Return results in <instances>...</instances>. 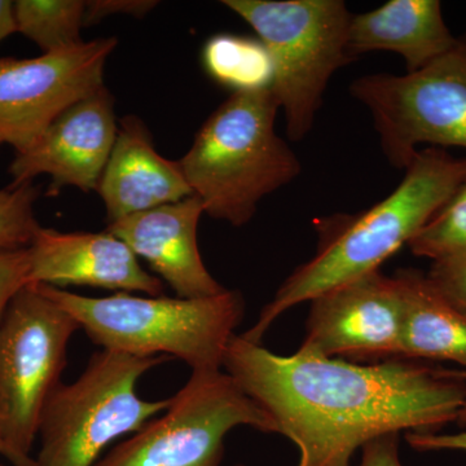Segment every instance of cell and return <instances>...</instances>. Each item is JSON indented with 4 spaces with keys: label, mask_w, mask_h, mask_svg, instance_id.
Returning a JSON list of instances; mask_svg holds the SVG:
<instances>
[{
    "label": "cell",
    "mask_w": 466,
    "mask_h": 466,
    "mask_svg": "<svg viewBox=\"0 0 466 466\" xmlns=\"http://www.w3.org/2000/svg\"><path fill=\"white\" fill-rule=\"evenodd\" d=\"M223 370L296 444V466H351L368 441L438 433L466 403L464 370L403 359L358 364L300 349L284 357L238 334Z\"/></svg>",
    "instance_id": "cell-1"
},
{
    "label": "cell",
    "mask_w": 466,
    "mask_h": 466,
    "mask_svg": "<svg viewBox=\"0 0 466 466\" xmlns=\"http://www.w3.org/2000/svg\"><path fill=\"white\" fill-rule=\"evenodd\" d=\"M404 171L400 186L375 207L358 214H334L315 220L317 253L285 279L256 324L240 334L242 339L260 345L272 324L288 309L379 271L386 259L410 244L465 182L466 158L431 147L419 150Z\"/></svg>",
    "instance_id": "cell-2"
},
{
    "label": "cell",
    "mask_w": 466,
    "mask_h": 466,
    "mask_svg": "<svg viewBox=\"0 0 466 466\" xmlns=\"http://www.w3.org/2000/svg\"><path fill=\"white\" fill-rule=\"evenodd\" d=\"M279 110L271 88L238 92L202 125L179 165L208 217L248 225L266 196L302 173L296 153L276 134Z\"/></svg>",
    "instance_id": "cell-3"
},
{
    "label": "cell",
    "mask_w": 466,
    "mask_h": 466,
    "mask_svg": "<svg viewBox=\"0 0 466 466\" xmlns=\"http://www.w3.org/2000/svg\"><path fill=\"white\" fill-rule=\"evenodd\" d=\"M39 285L103 350L137 358L179 359L192 372L223 370L227 346L245 315L238 290L195 299L126 293L94 299Z\"/></svg>",
    "instance_id": "cell-4"
},
{
    "label": "cell",
    "mask_w": 466,
    "mask_h": 466,
    "mask_svg": "<svg viewBox=\"0 0 466 466\" xmlns=\"http://www.w3.org/2000/svg\"><path fill=\"white\" fill-rule=\"evenodd\" d=\"M249 24L274 64V92L288 137L305 139L337 70L352 63L350 14L342 0H225Z\"/></svg>",
    "instance_id": "cell-5"
},
{
    "label": "cell",
    "mask_w": 466,
    "mask_h": 466,
    "mask_svg": "<svg viewBox=\"0 0 466 466\" xmlns=\"http://www.w3.org/2000/svg\"><path fill=\"white\" fill-rule=\"evenodd\" d=\"M168 357L137 358L101 350L73 383L52 392L39 420L38 466H95L118 438L161 415L168 400H147L137 386Z\"/></svg>",
    "instance_id": "cell-6"
},
{
    "label": "cell",
    "mask_w": 466,
    "mask_h": 466,
    "mask_svg": "<svg viewBox=\"0 0 466 466\" xmlns=\"http://www.w3.org/2000/svg\"><path fill=\"white\" fill-rule=\"evenodd\" d=\"M81 329L39 284H27L0 320V440L12 466L32 456L39 420L66 367L67 345Z\"/></svg>",
    "instance_id": "cell-7"
},
{
    "label": "cell",
    "mask_w": 466,
    "mask_h": 466,
    "mask_svg": "<svg viewBox=\"0 0 466 466\" xmlns=\"http://www.w3.org/2000/svg\"><path fill=\"white\" fill-rule=\"evenodd\" d=\"M238 426L278 434L274 419L226 370H193L161 416L95 466H220L226 435Z\"/></svg>",
    "instance_id": "cell-8"
},
{
    "label": "cell",
    "mask_w": 466,
    "mask_h": 466,
    "mask_svg": "<svg viewBox=\"0 0 466 466\" xmlns=\"http://www.w3.org/2000/svg\"><path fill=\"white\" fill-rule=\"evenodd\" d=\"M350 94L372 116L392 167L406 170L422 144L466 149V29L421 70L360 76Z\"/></svg>",
    "instance_id": "cell-9"
},
{
    "label": "cell",
    "mask_w": 466,
    "mask_h": 466,
    "mask_svg": "<svg viewBox=\"0 0 466 466\" xmlns=\"http://www.w3.org/2000/svg\"><path fill=\"white\" fill-rule=\"evenodd\" d=\"M116 39H95L33 58H0V137L24 152L61 113L104 87Z\"/></svg>",
    "instance_id": "cell-10"
},
{
    "label": "cell",
    "mask_w": 466,
    "mask_h": 466,
    "mask_svg": "<svg viewBox=\"0 0 466 466\" xmlns=\"http://www.w3.org/2000/svg\"><path fill=\"white\" fill-rule=\"evenodd\" d=\"M309 302L300 350L358 364L400 360L403 302L394 276L379 269Z\"/></svg>",
    "instance_id": "cell-11"
},
{
    "label": "cell",
    "mask_w": 466,
    "mask_h": 466,
    "mask_svg": "<svg viewBox=\"0 0 466 466\" xmlns=\"http://www.w3.org/2000/svg\"><path fill=\"white\" fill-rule=\"evenodd\" d=\"M116 133L115 100L104 86L61 113L32 147L16 153L8 168L12 184L48 175V195L64 187L96 192Z\"/></svg>",
    "instance_id": "cell-12"
},
{
    "label": "cell",
    "mask_w": 466,
    "mask_h": 466,
    "mask_svg": "<svg viewBox=\"0 0 466 466\" xmlns=\"http://www.w3.org/2000/svg\"><path fill=\"white\" fill-rule=\"evenodd\" d=\"M30 284L104 288L164 296V283L140 266L134 251L110 232L42 228L29 247Z\"/></svg>",
    "instance_id": "cell-13"
},
{
    "label": "cell",
    "mask_w": 466,
    "mask_h": 466,
    "mask_svg": "<svg viewBox=\"0 0 466 466\" xmlns=\"http://www.w3.org/2000/svg\"><path fill=\"white\" fill-rule=\"evenodd\" d=\"M204 205L192 195L109 223L108 232L148 263L179 299H208L227 290L208 272L198 248Z\"/></svg>",
    "instance_id": "cell-14"
},
{
    "label": "cell",
    "mask_w": 466,
    "mask_h": 466,
    "mask_svg": "<svg viewBox=\"0 0 466 466\" xmlns=\"http://www.w3.org/2000/svg\"><path fill=\"white\" fill-rule=\"evenodd\" d=\"M96 192L110 223L193 195L179 161L159 155L148 128L135 116L119 121Z\"/></svg>",
    "instance_id": "cell-15"
},
{
    "label": "cell",
    "mask_w": 466,
    "mask_h": 466,
    "mask_svg": "<svg viewBox=\"0 0 466 466\" xmlns=\"http://www.w3.org/2000/svg\"><path fill=\"white\" fill-rule=\"evenodd\" d=\"M456 39L440 0H390L352 15L348 52L352 60L368 52H394L403 58L407 73H415L449 52Z\"/></svg>",
    "instance_id": "cell-16"
},
{
    "label": "cell",
    "mask_w": 466,
    "mask_h": 466,
    "mask_svg": "<svg viewBox=\"0 0 466 466\" xmlns=\"http://www.w3.org/2000/svg\"><path fill=\"white\" fill-rule=\"evenodd\" d=\"M394 278L403 302L400 359L452 361L466 373V314L424 272L403 268Z\"/></svg>",
    "instance_id": "cell-17"
},
{
    "label": "cell",
    "mask_w": 466,
    "mask_h": 466,
    "mask_svg": "<svg viewBox=\"0 0 466 466\" xmlns=\"http://www.w3.org/2000/svg\"><path fill=\"white\" fill-rule=\"evenodd\" d=\"M201 60L207 75L232 94L272 87L274 64L258 38L217 34L205 43Z\"/></svg>",
    "instance_id": "cell-18"
},
{
    "label": "cell",
    "mask_w": 466,
    "mask_h": 466,
    "mask_svg": "<svg viewBox=\"0 0 466 466\" xmlns=\"http://www.w3.org/2000/svg\"><path fill=\"white\" fill-rule=\"evenodd\" d=\"M86 2L82 0H17L14 2L17 32L35 43L43 54L82 45Z\"/></svg>",
    "instance_id": "cell-19"
},
{
    "label": "cell",
    "mask_w": 466,
    "mask_h": 466,
    "mask_svg": "<svg viewBox=\"0 0 466 466\" xmlns=\"http://www.w3.org/2000/svg\"><path fill=\"white\" fill-rule=\"evenodd\" d=\"M408 247L433 262L466 254V180Z\"/></svg>",
    "instance_id": "cell-20"
},
{
    "label": "cell",
    "mask_w": 466,
    "mask_h": 466,
    "mask_svg": "<svg viewBox=\"0 0 466 466\" xmlns=\"http://www.w3.org/2000/svg\"><path fill=\"white\" fill-rule=\"evenodd\" d=\"M38 187L33 183L12 184L0 191V248H29L42 228L35 218Z\"/></svg>",
    "instance_id": "cell-21"
},
{
    "label": "cell",
    "mask_w": 466,
    "mask_h": 466,
    "mask_svg": "<svg viewBox=\"0 0 466 466\" xmlns=\"http://www.w3.org/2000/svg\"><path fill=\"white\" fill-rule=\"evenodd\" d=\"M29 248H0V320L12 299L30 284Z\"/></svg>",
    "instance_id": "cell-22"
},
{
    "label": "cell",
    "mask_w": 466,
    "mask_h": 466,
    "mask_svg": "<svg viewBox=\"0 0 466 466\" xmlns=\"http://www.w3.org/2000/svg\"><path fill=\"white\" fill-rule=\"evenodd\" d=\"M426 275L455 308L466 314V254L434 260Z\"/></svg>",
    "instance_id": "cell-23"
},
{
    "label": "cell",
    "mask_w": 466,
    "mask_h": 466,
    "mask_svg": "<svg viewBox=\"0 0 466 466\" xmlns=\"http://www.w3.org/2000/svg\"><path fill=\"white\" fill-rule=\"evenodd\" d=\"M155 0H92L86 2L85 26L100 23L103 18L115 15L144 17L157 7Z\"/></svg>",
    "instance_id": "cell-24"
},
{
    "label": "cell",
    "mask_w": 466,
    "mask_h": 466,
    "mask_svg": "<svg viewBox=\"0 0 466 466\" xmlns=\"http://www.w3.org/2000/svg\"><path fill=\"white\" fill-rule=\"evenodd\" d=\"M400 435H382L368 441L361 449V460L358 466H403L400 458Z\"/></svg>",
    "instance_id": "cell-25"
},
{
    "label": "cell",
    "mask_w": 466,
    "mask_h": 466,
    "mask_svg": "<svg viewBox=\"0 0 466 466\" xmlns=\"http://www.w3.org/2000/svg\"><path fill=\"white\" fill-rule=\"evenodd\" d=\"M407 443L420 452L462 451L466 452V431L455 434L406 433Z\"/></svg>",
    "instance_id": "cell-26"
},
{
    "label": "cell",
    "mask_w": 466,
    "mask_h": 466,
    "mask_svg": "<svg viewBox=\"0 0 466 466\" xmlns=\"http://www.w3.org/2000/svg\"><path fill=\"white\" fill-rule=\"evenodd\" d=\"M17 32L14 2L0 0V42Z\"/></svg>",
    "instance_id": "cell-27"
},
{
    "label": "cell",
    "mask_w": 466,
    "mask_h": 466,
    "mask_svg": "<svg viewBox=\"0 0 466 466\" xmlns=\"http://www.w3.org/2000/svg\"><path fill=\"white\" fill-rule=\"evenodd\" d=\"M465 373V370H464ZM466 376V373H465ZM456 424L460 426V428H466V403L464 408H462L461 412H460V415L458 417V421H456Z\"/></svg>",
    "instance_id": "cell-28"
},
{
    "label": "cell",
    "mask_w": 466,
    "mask_h": 466,
    "mask_svg": "<svg viewBox=\"0 0 466 466\" xmlns=\"http://www.w3.org/2000/svg\"><path fill=\"white\" fill-rule=\"evenodd\" d=\"M0 455L5 456V458L7 459V449H5V443H3L2 440H0ZM0 466L5 465L0 464Z\"/></svg>",
    "instance_id": "cell-29"
},
{
    "label": "cell",
    "mask_w": 466,
    "mask_h": 466,
    "mask_svg": "<svg viewBox=\"0 0 466 466\" xmlns=\"http://www.w3.org/2000/svg\"><path fill=\"white\" fill-rule=\"evenodd\" d=\"M3 143H5V140H3V137H0V146H2Z\"/></svg>",
    "instance_id": "cell-30"
},
{
    "label": "cell",
    "mask_w": 466,
    "mask_h": 466,
    "mask_svg": "<svg viewBox=\"0 0 466 466\" xmlns=\"http://www.w3.org/2000/svg\"><path fill=\"white\" fill-rule=\"evenodd\" d=\"M235 466H247V465H244V464H236Z\"/></svg>",
    "instance_id": "cell-31"
}]
</instances>
